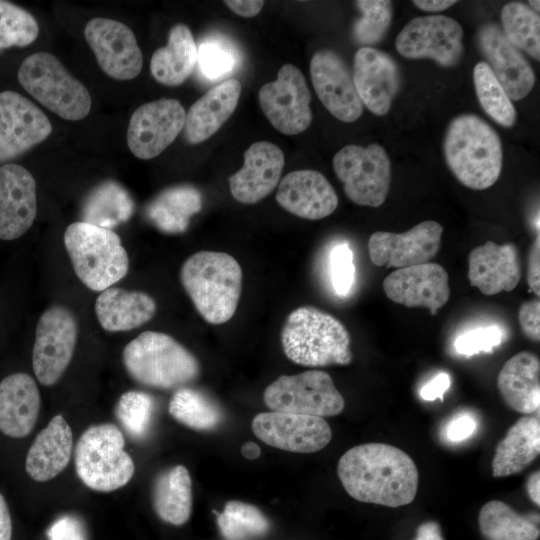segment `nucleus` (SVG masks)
Listing matches in <instances>:
<instances>
[{
    "instance_id": "f257e3e1",
    "label": "nucleus",
    "mask_w": 540,
    "mask_h": 540,
    "mask_svg": "<svg viewBox=\"0 0 540 540\" xmlns=\"http://www.w3.org/2000/svg\"><path fill=\"white\" fill-rule=\"evenodd\" d=\"M337 473L346 492L360 502L399 507L411 503L417 493L416 464L392 445L352 447L339 459Z\"/></svg>"
},
{
    "instance_id": "f03ea898",
    "label": "nucleus",
    "mask_w": 540,
    "mask_h": 540,
    "mask_svg": "<svg viewBox=\"0 0 540 540\" xmlns=\"http://www.w3.org/2000/svg\"><path fill=\"white\" fill-rule=\"evenodd\" d=\"M446 163L466 187L484 190L491 187L502 171L503 150L499 135L475 114L456 116L444 138Z\"/></svg>"
},
{
    "instance_id": "7ed1b4c3",
    "label": "nucleus",
    "mask_w": 540,
    "mask_h": 540,
    "mask_svg": "<svg viewBox=\"0 0 540 540\" xmlns=\"http://www.w3.org/2000/svg\"><path fill=\"white\" fill-rule=\"evenodd\" d=\"M243 273L225 252L199 251L180 269L183 288L205 321L219 325L230 320L239 303Z\"/></svg>"
},
{
    "instance_id": "20e7f679",
    "label": "nucleus",
    "mask_w": 540,
    "mask_h": 540,
    "mask_svg": "<svg viewBox=\"0 0 540 540\" xmlns=\"http://www.w3.org/2000/svg\"><path fill=\"white\" fill-rule=\"evenodd\" d=\"M351 338L336 317L313 306H302L287 317L281 331L286 357L306 367L348 365Z\"/></svg>"
},
{
    "instance_id": "39448f33",
    "label": "nucleus",
    "mask_w": 540,
    "mask_h": 540,
    "mask_svg": "<svg viewBox=\"0 0 540 540\" xmlns=\"http://www.w3.org/2000/svg\"><path fill=\"white\" fill-rule=\"evenodd\" d=\"M123 364L138 383L157 389L186 386L200 375L197 358L172 336L144 331L123 349Z\"/></svg>"
},
{
    "instance_id": "423d86ee",
    "label": "nucleus",
    "mask_w": 540,
    "mask_h": 540,
    "mask_svg": "<svg viewBox=\"0 0 540 540\" xmlns=\"http://www.w3.org/2000/svg\"><path fill=\"white\" fill-rule=\"evenodd\" d=\"M64 246L75 274L93 291L112 287L128 272V254L120 237L111 229L74 222L65 230Z\"/></svg>"
},
{
    "instance_id": "0eeeda50",
    "label": "nucleus",
    "mask_w": 540,
    "mask_h": 540,
    "mask_svg": "<svg viewBox=\"0 0 540 540\" xmlns=\"http://www.w3.org/2000/svg\"><path fill=\"white\" fill-rule=\"evenodd\" d=\"M124 447V436L116 425L104 423L87 428L75 448V469L80 480L99 492L125 486L135 466Z\"/></svg>"
},
{
    "instance_id": "6e6552de",
    "label": "nucleus",
    "mask_w": 540,
    "mask_h": 540,
    "mask_svg": "<svg viewBox=\"0 0 540 540\" xmlns=\"http://www.w3.org/2000/svg\"><path fill=\"white\" fill-rule=\"evenodd\" d=\"M18 80L33 98L63 119L81 120L90 112L92 100L87 88L48 52L23 60Z\"/></svg>"
},
{
    "instance_id": "1a4fd4ad",
    "label": "nucleus",
    "mask_w": 540,
    "mask_h": 540,
    "mask_svg": "<svg viewBox=\"0 0 540 540\" xmlns=\"http://www.w3.org/2000/svg\"><path fill=\"white\" fill-rule=\"evenodd\" d=\"M263 399L271 411L321 418L336 416L345 406L331 376L320 370L278 377L266 387Z\"/></svg>"
},
{
    "instance_id": "9d476101",
    "label": "nucleus",
    "mask_w": 540,
    "mask_h": 540,
    "mask_svg": "<svg viewBox=\"0 0 540 540\" xmlns=\"http://www.w3.org/2000/svg\"><path fill=\"white\" fill-rule=\"evenodd\" d=\"M333 168L346 196L355 204L376 208L386 200L391 162L381 145H347L335 154Z\"/></svg>"
},
{
    "instance_id": "9b49d317",
    "label": "nucleus",
    "mask_w": 540,
    "mask_h": 540,
    "mask_svg": "<svg viewBox=\"0 0 540 540\" xmlns=\"http://www.w3.org/2000/svg\"><path fill=\"white\" fill-rule=\"evenodd\" d=\"M78 338L74 314L62 305H52L40 316L32 353L37 380L45 386L56 384L69 366Z\"/></svg>"
},
{
    "instance_id": "f8f14e48",
    "label": "nucleus",
    "mask_w": 540,
    "mask_h": 540,
    "mask_svg": "<svg viewBox=\"0 0 540 540\" xmlns=\"http://www.w3.org/2000/svg\"><path fill=\"white\" fill-rule=\"evenodd\" d=\"M463 36V28L455 19L428 15L410 20L399 32L395 46L405 58H429L449 68L462 59Z\"/></svg>"
},
{
    "instance_id": "ddd939ff",
    "label": "nucleus",
    "mask_w": 540,
    "mask_h": 540,
    "mask_svg": "<svg viewBox=\"0 0 540 540\" xmlns=\"http://www.w3.org/2000/svg\"><path fill=\"white\" fill-rule=\"evenodd\" d=\"M311 94L302 72L283 65L273 82L259 90V103L270 123L286 135L305 131L312 122Z\"/></svg>"
},
{
    "instance_id": "4468645a",
    "label": "nucleus",
    "mask_w": 540,
    "mask_h": 540,
    "mask_svg": "<svg viewBox=\"0 0 540 540\" xmlns=\"http://www.w3.org/2000/svg\"><path fill=\"white\" fill-rule=\"evenodd\" d=\"M185 117V109L177 99L162 98L139 106L127 130L130 151L140 159L158 156L176 139Z\"/></svg>"
},
{
    "instance_id": "2eb2a0df",
    "label": "nucleus",
    "mask_w": 540,
    "mask_h": 540,
    "mask_svg": "<svg viewBox=\"0 0 540 540\" xmlns=\"http://www.w3.org/2000/svg\"><path fill=\"white\" fill-rule=\"evenodd\" d=\"M84 35L105 74L117 80L138 76L143 56L127 25L113 19L93 18L86 24Z\"/></svg>"
},
{
    "instance_id": "dca6fc26",
    "label": "nucleus",
    "mask_w": 540,
    "mask_h": 540,
    "mask_svg": "<svg viewBox=\"0 0 540 540\" xmlns=\"http://www.w3.org/2000/svg\"><path fill=\"white\" fill-rule=\"evenodd\" d=\"M443 226L422 221L404 233L374 232L368 240V253L376 266L405 268L427 263L438 253Z\"/></svg>"
},
{
    "instance_id": "f3484780",
    "label": "nucleus",
    "mask_w": 540,
    "mask_h": 540,
    "mask_svg": "<svg viewBox=\"0 0 540 540\" xmlns=\"http://www.w3.org/2000/svg\"><path fill=\"white\" fill-rule=\"evenodd\" d=\"M252 430L267 445L295 453L320 451L332 438L329 424L321 417L276 411L257 414Z\"/></svg>"
},
{
    "instance_id": "a211bd4d",
    "label": "nucleus",
    "mask_w": 540,
    "mask_h": 540,
    "mask_svg": "<svg viewBox=\"0 0 540 540\" xmlns=\"http://www.w3.org/2000/svg\"><path fill=\"white\" fill-rule=\"evenodd\" d=\"M51 132L50 120L32 101L14 91L0 92V162L24 154Z\"/></svg>"
},
{
    "instance_id": "6ab92c4d",
    "label": "nucleus",
    "mask_w": 540,
    "mask_h": 540,
    "mask_svg": "<svg viewBox=\"0 0 540 540\" xmlns=\"http://www.w3.org/2000/svg\"><path fill=\"white\" fill-rule=\"evenodd\" d=\"M315 92L324 107L338 120L356 121L363 112L353 76L344 60L334 51H317L310 62Z\"/></svg>"
},
{
    "instance_id": "aec40b11",
    "label": "nucleus",
    "mask_w": 540,
    "mask_h": 540,
    "mask_svg": "<svg viewBox=\"0 0 540 540\" xmlns=\"http://www.w3.org/2000/svg\"><path fill=\"white\" fill-rule=\"evenodd\" d=\"M386 296L407 307H426L432 315L449 297L448 273L440 264L427 262L391 272L383 281Z\"/></svg>"
},
{
    "instance_id": "412c9836",
    "label": "nucleus",
    "mask_w": 540,
    "mask_h": 540,
    "mask_svg": "<svg viewBox=\"0 0 540 540\" xmlns=\"http://www.w3.org/2000/svg\"><path fill=\"white\" fill-rule=\"evenodd\" d=\"M352 76L362 104L375 115L387 114L401 83L394 59L373 47H361L354 56Z\"/></svg>"
},
{
    "instance_id": "4be33fe9",
    "label": "nucleus",
    "mask_w": 540,
    "mask_h": 540,
    "mask_svg": "<svg viewBox=\"0 0 540 540\" xmlns=\"http://www.w3.org/2000/svg\"><path fill=\"white\" fill-rule=\"evenodd\" d=\"M477 42L487 64L511 100L525 98L535 84V73L522 55L504 36L497 24L482 25Z\"/></svg>"
},
{
    "instance_id": "5701e85b",
    "label": "nucleus",
    "mask_w": 540,
    "mask_h": 540,
    "mask_svg": "<svg viewBox=\"0 0 540 540\" xmlns=\"http://www.w3.org/2000/svg\"><path fill=\"white\" fill-rule=\"evenodd\" d=\"M37 215L36 181L23 166H0V239L24 235Z\"/></svg>"
},
{
    "instance_id": "b1692460",
    "label": "nucleus",
    "mask_w": 540,
    "mask_h": 540,
    "mask_svg": "<svg viewBox=\"0 0 540 540\" xmlns=\"http://www.w3.org/2000/svg\"><path fill=\"white\" fill-rule=\"evenodd\" d=\"M285 164L283 151L269 141L253 143L244 154L243 166L229 178L230 192L243 204H253L278 185Z\"/></svg>"
},
{
    "instance_id": "393cba45",
    "label": "nucleus",
    "mask_w": 540,
    "mask_h": 540,
    "mask_svg": "<svg viewBox=\"0 0 540 540\" xmlns=\"http://www.w3.org/2000/svg\"><path fill=\"white\" fill-rule=\"evenodd\" d=\"M276 201L291 214L309 220L329 216L338 205L334 188L322 173L315 170L288 173L279 182Z\"/></svg>"
},
{
    "instance_id": "a878e982",
    "label": "nucleus",
    "mask_w": 540,
    "mask_h": 540,
    "mask_svg": "<svg viewBox=\"0 0 540 540\" xmlns=\"http://www.w3.org/2000/svg\"><path fill=\"white\" fill-rule=\"evenodd\" d=\"M522 276L517 247L512 243L498 245L487 241L469 254L468 278L470 284L484 295L510 292Z\"/></svg>"
},
{
    "instance_id": "bb28decb",
    "label": "nucleus",
    "mask_w": 540,
    "mask_h": 540,
    "mask_svg": "<svg viewBox=\"0 0 540 540\" xmlns=\"http://www.w3.org/2000/svg\"><path fill=\"white\" fill-rule=\"evenodd\" d=\"M41 405L38 386L32 376L18 372L0 382V431L23 438L35 427Z\"/></svg>"
},
{
    "instance_id": "cd10ccee",
    "label": "nucleus",
    "mask_w": 540,
    "mask_h": 540,
    "mask_svg": "<svg viewBox=\"0 0 540 540\" xmlns=\"http://www.w3.org/2000/svg\"><path fill=\"white\" fill-rule=\"evenodd\" d=\"M241 84L228 79L208 90L186 113L184 135L188 143L209 139L229 119L237 107Z\"/></svg>"
},
{
    "instance_id": "c85d7f7f",
    "label": "nucleus",
    "mask_w": 540,
    "mask_h": 540,
    "mask_svg": "<svg viewBox=\"0 0 540 540\" xmlns=\"http://www.w3.org/2000/svg\"><path fill=\"white\" fill-rule=\"evenodd\" d=\"M73 450L72 429L61 414L54 416L31 444L25 461L27 474L46 482L68 465Z\"/></svg>"
},
{
    "instance_id": "c756f323",
    "label": "nucleus",
    "mask_w": 540,
    "mask_h": 540,
    "mask_svg": "<svg viewBox=\"0 0 540 540\" xmlns=\"http://www.w3.org/2000/svg\"><path fill=\"white\" fill-rule=\"evenodd\" d=\"M157 310L147 293L109 287L98 295L95 313L100 326L109 332L136 329L150 321Z\"/></svg>"
},
{
    "instance_id": "7c9ffc66",
    "label": "nucleus",
    "mask_w": 540,
    "mask_h": 540,
    "mask_svg": "<svg viewBox=\"0 0 540 540\" xmlns=\"http://www.w3.org/2000/svg\"><path fill=\"white\" fill-rule=\"evenodd\" d=\"M497 387L505 403L521 414H531L540 406V361L528 351L511 357L500 370Z\"/></svg>"
},
{
    "instance_id": "2f4dec72",
    "label": "nucleus",
    "mask_w": 540,
    "mask_h": 540,
    "mask_svg": "<svg viewBox=\"0 0 540 540\" xmlns=\"http://www.w3.org/2000/svg\"><path fill=\"white\" fill-rule=\"evenodd\" d=\"M540 452V422L523 416L498 443L492 461L494 477H505L523 471Z\"/></svg>"
},
{
    "instance_id": "473e14b6",
    "label": "nucleus",
    "mask_w": 540,
    "mask_h": 540,
    "mask_svg": "<svg viewBox=\"0 0 540 540\" xmlns=\"http://www.w3.org/2000/svg\"><path fill=\"white\" fill-rule=\"evenodd\" d=\"M197 62V47L190 29L182 23L169 32L168 43L153 53L150 70L153 77L167 86L182 84Z\"/></svg>"
},
{
    "instance_id": "72a5a7b5",
    "label": "nucleus",
    "mask_w": 540,
    "mask_h": 540,
    "mask_svg": "<svg viewBox=\"0 0 540 540\" xmlns=\"http://www.w3.org/2000/svg\"><path fill=\"white\" fill-rule=\"evenodd\" d=\"M152 502L162 521L176 526L186 523L192 511V481L188 469L176 465L160 473L153 485Z\"/></svg>"
},
{
    "instance_id": "f704fd0d",
    "label": "nucleus",
    "mask_w": 540,
    "mask_h": 540,
    "mask_svg": "<svg viewBox=\"0 0 540 540\" xmlns=\"http://www.w3.org/2000/svg\"><path fill=\"white\" fill-rule=\"evenodd\" d=\"M478 523L486 540H537L540 536L538 513L520 515L499 500L482 506Z\"/></svg>"
},
{
    "instance_id": "c9c22d12",
    "label": "nucleus",
    "mask_w": 540,
    "mask_h": 540,
    "mask_svg": "<svg viewBox=\"0 0 540 540\" xmlns=\"http://www.w3.org/2000/svg\"><path fill=\"white\" fill-rule=\"evenodd\" d=\"M202 206L200 193L190 186H176L162 191L147 207V216L166 233H181L192 215Z\"/></svg>"
},
{
    "instance_id": "e433bc0d",
    "label": "nucleus",
    "mask_w": 540,
    "mask_h": 540,
    "mask_svg": "<svg viewBox=\"0 0 540 540\" xmlns=\"http://www.w3.org/2000/svg\"><path fill=\"white\" fill-rule=\"evenodd\" d=\"M134 203L129 193L114 181H105L95 187L85 199L82 208L84 222L111 229L130 219Z\"/></svg>"
},
{
    "instance_id": "4c0bfd02",
    "label": "nucleus",
    "mask_w": 540,
    "mask_h": 540,
    "mask_svg": "<svg viewBox=\"0 0 540 540\" xmlns=\"http://www.w3.org/2000/svg\"><path fill=\"white\" fill-rule=\"evenodd\" d=\"M168 411L176 421L196 431L214 430L223 421L222 409L212 398L186 386L174 392Z\"/></svg>"
},
{
    "instance_id": "58836bf2",
    "label": "nucleus",
    "mask_w": 540,
    "mask_h": 540,
    "mask_svg": "<svg viewBox=\"0 0 540 540\" xmlns=\"http://www.w3.org/2000/svg\"><path fill=\"white\" fill-rule=\"evenodd\" d=\"M502 32L518 50L540 59V17L522 2H509L501 11Z\"/></svg>"
},
{
    "instance_id": "ea45409f",
    "label": "nucleus",
    "mask_w": 540,
    "mask_h": 540,
    "mask_svg": "<svg viewBox=\"0 0 540 540\" xmlns=\"http://www.w3.org/2000/svg\"><path fill=\"white\" fill-rule=\"evenodd\" d=\"M217 525L224 540H258L270 530V522L260 509L238 500L225 504Z\"/></svg>"
},
{
    "instance_id": "a19ab883",
    "label": "nucleus",
    "mask_w": 540,
    "mask_h": 540,
    "mask_svg": "<svg viewBox=\"0 0 540 540\" xmlns=\"http://www.w3.org/2000/svg\"><path fill=\"white\" fill-rule=\"evenodd\" d=\"M475 91L486 114L499 125L510 128L517 119V112L504 88L490 66L478 62L473 70Z\"/></svg>"
},
{
    "instance_id": "79ce46f5",
    "label": "nucleus",
    "mask_w": 540,
    "mask_h": 540,
    "mask_svg": "<svg viewBox=\"0 0 540 540\" xmlns=\"http://www.w3.org/2000/svg\"><path fill=\"white\" fill-rule=\"evenodd\" d=\"M362 17L354 22L353 39L363 47L380 42L392 22V2L388 0H359L355 2Z\"/></svg>"
},
{
    "instance_id": "37998d69",
    "label": "nucleus",
    "mask_w": 540,
    "mask_h": 540,
    "mask_svg": "<svg viewBox=\"0 0 540 540\" xmlns=\"http://www.w3.org/2000/svg\"><path fill=\"white\" fill-rule=\"evenodd\" d=\"M38 33V23L30 12L0 0V50L28 46L36 40Z\"/></svg>"
},
{
    "instance_id": "c03bdc74",
    "label": "nucleus",
    "mask_w": 540,
    "mask_h": 540,
    "mask_svg": "<svg viewBox=\"0 0 540 540\" xmlns=\"http://www.w3.org/2000/svg\"><path fill=\"white\" fill-rule=\"evenodd\" d=\"M155 411L151 395L142 391L125 392L116 405V416L126 432L140 439L148 433Z\"/></svg>"
},
{
    "instance_id": "a18cd8bd",
    "label": "nucleus",
    "mask_w": 540,
    "mask_h": 540,
    "mask_svg": "<svg viewBox=\"0 0 540 540\" xmlns=\"http://www.w3.org/2000/svg\"><path fill=\"white\" fill-rule=\"evenodd\" d=\"M237 53L223 39L209 38L197 50V61L202 73L209 79H218L231 72Z\"/></svg>"
},
{
    "instance_id": "49530a36",
    "label": "nucleus",
    "mask_w": 540,
    "mask_h": 540,
    "mask_svg": "<svg viewBox=\"0 0 540 540\" xmlns=\"http://www.w3.org/2000/svg\"><path fill=\"white\" fill-rule=\"evenodd\" d=\"M332 288L338 296H348L355 281L353 251L346 243L335 245L329 255Z\"/></svg>"
},
{
    "instance_id": "de8ad7c7",
    "label": "nucleus",
    "mask_w": 540,
    "mask_h": 540,
    "mask_svg": "<svg viewBox=\"0 0 540 540\" xmlns=\"http://www.w3.org/2000/svg\"><path fill=\"white\" fill-rule=\"evenodd\" d=\"M503 339V332L497 326L481 327L467 331L455 340V350L464 356H473L480 352H492Z\"/></svg>"
},
{
    "instance_id": "09e8293b",
    "label": "nucleus",
    "mask_w": 540,
    "mask_h": 540,
    "mask_svg": "<svg viewBox=\"0 0 540 540\" xmlns=\"http://www.w3.org/2000/svg\"><path fill=\"white\" fill-rule=\"evenodd\" d=\"M48 540H87L83 523L76 517L66 515L58 518L47 530Z\"/></svg>"
},
{
    "instance_id": "8fccbe9b",
    "label": "nucleus",
    "mask_w": 540,
    "mask_h": 540,
    "mask_svg": "<svg viewBox=\"0 0 540 540\" xmlns=\"http://www.w3.org/2000/svg\"><path fill=\"white\" fill-rule=\"evenodd\" d=\"M522 332L533 342L540 340V301L533 299L521 304L518 312Z\"/></svg>"
},
{
    "instance_id": "3c124183",
    "label": "nucleus",
    "mask_w": 540,
    "mask_h": 540,
    "mask_svg": "<svg viewBox=\"0 0 540 540\" xmlns=\"http://www.w3.org/2000/svg\"><path fill=\"white\" fill-rule=\"evenodd\" d=\"M476 429V421L469 414L453 417L446 427V437L451 442H461L470 437Z\"/></svg>"
},
{
    "instance_id": "603ef678",
    "label": "nucleus",
    "mask_w": 540,
    "mask_h": 540,
    "mask_svg": "<svg viewBox=\"0 0 540 540\" xmlns=\"http://www.w3.org/2000/svg\"><path fill=\"white\" fill-rule=\"evenodd\" d=\"M527 281L530 290L540 295V237L539 234L532 242L528 253Z\"/></svg>"
},
{
    "instance_id": "864d4df0",
    "label": "nucleus",
    "mask_w": 540,
    "mask_h": 540,
    "mask_svg": "<svg viewBox=\"0 0 540 540\" xmlns=\"http://www.w3.org/2000/svg\"><path fill=\"white\" fill-rule=\"evenodd\" d=\"M450 383V377L447 373H439L421 388L420 396L426 401L442 399L450 387Z\"/></svg>"
},
{
    "instance_id": "5fc2aeb1",
    "label": "nucleus",
    "mask_w": 540,
    "mask_h": 540,
    "mask_svg": "<svg viewBox=\"0 0 540 540\" xmlns=\"http://www.w3.org/2000/svg\"><path fill=\"white\" fill-rule=\"evenodd\" d=\"M224 3L236 14L242 17L257 15L264 5V1L256 0H226Z\"/></svg>"
},
{
    "instance_id": "6e6d98bb",
    "label": "nucleus",
    "mask_w": 540,
    "mask_h": 540,
    "mask_svg": "<svg viewBox=\"0 0 540 540\" xmlns=\"http://www.w3.org/2000/svg\"><path fill=\"white\" fill-rule=\"evenodd\" d=\"M12 521L6 500L0 493V540H11Z\"/></svg>"
},
{
    "instance_id": "4d7b16f0",
    "label": "nucleus",
    "mask_w": 540,
    "mask_h": 540,
    "mask_svg": "<svg viewBox=\"0 0 540 540\" xmlns=\"http://www.w3.org/2000/svg\"><path fill=\"white\" fill-rule=\"evenodd\" d=\"M414 540H444L440 525L436 521H427L419 525Z\"/></svg>"
},
{
    "instance_id": "13d9d810",
    "label": "nucleus",
    "mask_w": 540,
    "mask_h": 540,
    "mask_svg": "<svg viewBox=\"0 0 540 540\" xmlns=\"http://www.w3.org/2000/svg\"><path fill=\"white\" fill-rule=\"evenodd\" d=\"M455 0H415L413 4L426 12H441L456 4Z\"/></svg>"
},
{
    "instance_id": "bf43d9fd",
    "label": "nucleus",
    "mask_w": 540,
    "mask_h": 540,
    "mask_svg": "<svg viewBox=\"0 0 540 540\" xmlns=\"http://www.w3.org/2000/svg\"><path fill=\"white\" fill-rule=\"evenodd\" d=\"M527 493L532 500V502L539 506L540 505V472L536 471L532 473L526 485Z\"/></svg>"
},
{
    "instance_id": "052dcab7",
    "label": "nucleus",
    "mask_w": 540,
    "mask_h": 540,
    "mask_svg": "<svg viewBox=\"0 0 540 540\" xmlns=\"http://www.w3.org/2000/svg\"><path fill=\"white\" fill-rule=\"evenodd\" d=\"M241 453L246 459L254 460L260 456L261 449L254 442H246L241 448Z\"/></svg>"
},
{
    "instance_id": "680f3d73",
    "label": "nucleus",
    "mask_w": 540,
    "mask_h": 540,
    "mask_svg": "<svg viewBox=\"0 0 540 540\" xmlns=\"http://www.w3.org/2000/svg\"><path fill=\"white\" fill-rule=\"evenodd\" d=\"M528 3H529L530 7H533L535 12H537V13L539 12V9H540V2L539 1H531L530 0V1H528Z\"/></svg>"
}]
</instances>
